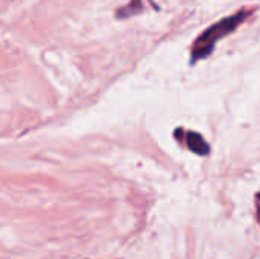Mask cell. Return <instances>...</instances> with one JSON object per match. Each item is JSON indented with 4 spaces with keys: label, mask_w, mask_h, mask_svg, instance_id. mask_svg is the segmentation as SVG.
Returning <instances> with one entry per match:
<instances>
[{
    "label": "cell",
    "mask_w": 260,
    "mask_h": 259,
    "mask_svg": "<svg viewBox=\"0 0 260 259\" xmlns=\"http://www.w3.org/2000/svg\"><path fill=\"white\" fill-rule=\"evenodd\" d=\"M143 9H145V6H143V2L142 0H131L128 5H125L123 8L117 9L116 17L117 18H128V17H133V15L140 14Z\"/></svg>",
    "instance_id": "cell-3"
},
{
    "label": "cell",
    "mask_w": 260,
    "mask_h": 259,
    "mask_svg": "<svg viewBox=\"0 0 260 259\" xmlns=\"http://www.w3.org/2000/svg\"><path fill=\"white\" fill-rule=\"evenodd\" d=\"M257 218H259V223H260V205H257Z\"/></svg>",
    "instance_id": "cell-4"
},
{
    "label": "cell",
    "mask_w": 260,
    "mask_h": 259,
    "mask_svg": "<svg viewBox=\"0 0 260 259\" xmlns=\"http://www.w3.org/2000/svg\"><path fill=\"white\" fill-rule=\"evenodd\" d=\"M186 143H187V148L198 156H207L210 153V147L207 140L200 133H195V131L186 133Z\"/></svg>",
    "instance_id": "cell-2"
},
{
    "label": "cell",
    "mask_w": 260,
    "mask_h": 259,
    "mask_svg": "<svg viewBox=\"0 0 260 259\" xmlns=\"http://www.w3.org/2000/svg\"><path fill=\"white\" fill-rule=\"evenodd\" d=\"M250 15V11H239L227 18L219 20L218 23L212 24L210 27H207L195 41L193 47H192V63L203 60L206 56H209L213 52L215 44L225 35L232 34L233 31L238 29V26Z\"/></svg>",
    "instance_id": "cell-1"
}]
</instances>
